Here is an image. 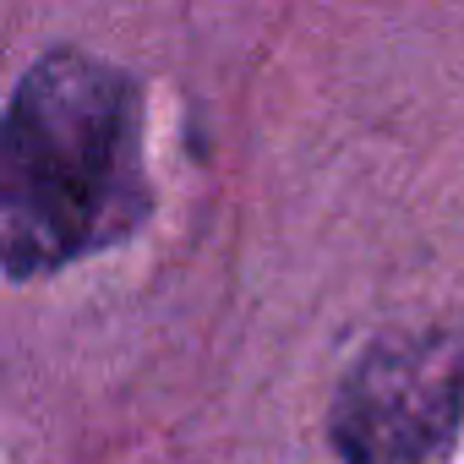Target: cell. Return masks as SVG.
Listing matches in <instances>:
<instances>
[{
  "mask_svg": "<svg viewBox=\"0 0 464 464\" xmlns=\"http://www.w3.org/2000/svg\"><path fill=\"white\" fill-rule=\"evenodd\" d=\"M142 137L131 82L88 55H44L12 93L0 137L6 274H55L142 224Z\"/></svg>",
  "mask_w": 464,
  "mask_h": 464,
  "instance_id": "obj_1",
  "label": "cell"
},
{
  "mask_svg": "<svg viewBox=\"0 0 464 464\" xmlns=\"http://www.w3.org/2000/svg\"><path fill=\"white\" fill-rule=\"evenodd\" d=\"M464 420V334L377 339L339 382L328 437L344 464H431Z\"/></svg>",
  "mask_w": 464,
  "mask_h": 464,
  "instance_id": "obj_2",
  "label": "cell"
}]
</instances>
